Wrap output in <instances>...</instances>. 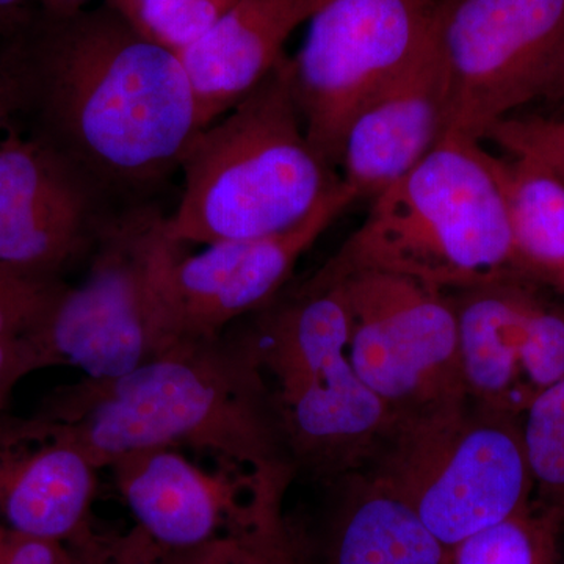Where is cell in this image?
<instances>
[{"mask_svg": "<svg viewBox=\"0 0 564 564\" xmlns=\"http://www.w3.org/2000/svg\"><path fill=\"white\" fill-rule=\"evenodd\" d=\"M31 137L120 209L150 203L180 172L199 129L195 96L173 52L133 31L107 3L69 17L41 11L7 39Z\"/></svg>", "mask_w": 564, "mask_h": 564, "instance_id": "6da1fadb", "label": "cell"}, {"mask_svg": "<svg viewBox=\"0 0 564 564\" xmlns=\"http://www.w3.org/2000/svg\"><path fill=\"white\" fill-rule=\"evenodd\" d=\"M98 469L148 448H195L267 475L295 469L250 345L231 326L120 377L62 386L35 411Z\"/></svg>", "mask_w": 564, "mask_h": 564, "instance_id": "7a4b0ae2", "label": "cell"}, {"mask_svg": "<svg viewBox=\"0 0 564 564\" xmlns=\"http://www.w3.org/2000/svg\"><path fill=\"white\" fill-rule=\"evenodd\" d=\"M172 242L214 245L295 228L343 181L318 154L293 99L288 55L242 101L196 133L182 155Z\"/></svg>", "mask_w": 564, "mask_h": 564, "instance_id": "3957f363", "label": "cell"}, {"mask_svg": "<svg viewBox=\"0 0 564 564\" xmlns=\"http://www.w3.org/2000/svg\"><path fill=\"white\" fill-rule=\"evenodd\" d=\"M402 274L443 292L522 273L502 191L481 143L445 135L372 199L366 220L318 272Z\"/></svg>", "mask_w": 564, "mask_h": 564, "instance_id": "277c9868", "label": "cell"}, {"mask_svg": "<svg viewBox=\"0 0 564 564\" xmlns=\"http://www.w3.org/2000/svg\"><path fill=\"white\" fill-rule=\"evenodd\" d=\"M245 318L293 463L326 474L366 466L393 417L351 364L337 281L317 272Z\"/></svg>", "mask_w": 564, "mask_h": 564, "instance_id": "5b68a950", "label": "cell"}, {"mask_svg": "<svg viewBox=\"0 0 564 564\" xmlns=\"http://www.w3.org/2000/svg\"><path fill=\"white\" fill-rule=\"evenodd\" d=\"M364 467L399 494L451 552L533 500L521 421L470 402L393 422Z\"/></svg>", "mask_w": 564, "mask_h": 564, "instance_id": "8992f818", "label": "cell"}, {"mask_svg": "<svg viewBox=\"0 0 564 564\" xmlns=\"http://www.w3.org/2000/svg\"><path fill=\"white\" fill-rule=\"evenodd\" d=\"M155 203L118 212L93 248L87 276L63 285L31 336L44 369L106 380L159 355L155 273L170 239Z\"/></svg>", "mask_w": 564, "mask_h": 564, "instance_id": "52a82bcc", "label": "cell"}, {"mask_svg": "<svg viewBox=\"0 0 564 564\" xmlns=\"http://www.w3.org/2000/svg\"><path fill=\"white\" fill-rule=\"evenodd\" d=\"M432 41L447 84V133L481 143L549 96L564 69V0H437Z\"/></svg>", "mask_w": 564, "mask_h": 564, "instance_id": "ba28073f", "label": "cell"}, {"mask_svg": "<svg viewBox=\"0 0 564 564\" xmlns=\"http://www.w3.org/2000/svg\"><path fill=\"white\" fill-rule=\"evenodd\" d=\"M437 0H318L288 57L307 139L333 169L352 118L406 73L432 39Z\"/></svg>", "mask_w": 564, "mask_h": 564, "instance_id": "9c48e42d", "label": "cell"}, {"mask_svg": "<svg viewBox=\"0 0 564 564\" xmlns=\"http://www.w3.org/2000/svg\"><path fill=\"white\" fill-rule=\"evenodd\" d=\"M333 281L339 284L347 310L351 364L391 411L393 422L469 402L458 323L447 292L373 270Z\"/></svg>", "mask_w": 564, "mask_h": 564, "instance_id": "30bf717a", "label": "cell"}, {"mask_svg": "<svg viewBox=\"0 0 564 564\" xmlns=\"http://www.w3.org/2000/svg\"><path fill=\"white\" fill-rule=\"evenodd\" d=\"M355 202V193L340 184L288 231L207 245L198 254H184V247L170 242L155 273L159 355L218 339L276 299L304 252Z\"/></svg>", "mask_w": 564, "mask_h": 564, "instance_id": "8fae6325", "label": "cell"}, {"mask_svg": "<svg viewBox=\"0 0 564 564\" xmlns=\"http://www.w3.org/2000/svg\"><path fill=\"white\" fill-rule=\"evenodd\" d=\"M554 285L510 273L447 292L458 323L467 400L521 421L534 400L564 378V303ZM556 289V288H555Z\"/></svg>", "mask_w": 564, "mask_h": 564, "instance_id": "7c38bea8", "label": "cell"}, {"mask_svg": "<svg viewBox=\"0 0 564 564\" xmlns=\"http://www.w3.org/2000/svg\"><path fill=\"white\" fill-rule=\"evenodd\" d=\"M120 207L57 152L9 131L0 143V272L62 280Z\"/></svg>", "mask_w": 564, "mask_h": 564, "instance_id": "4fadbf2b", "label": "cell"}, {"mask_svg": "<svg viewBox=\"0 0 564 564\" xmlns=\"http://www.w3.org/2000/svg\"><path fill=\"white\" fill-rule=\"evenodd\" d=\"M126 507L170 554L193 551L250 522L270 500L285 496L291 470L259 475L234 464L204 470L177 448H148L110 464Z\"/></svg>", "mask_w": 564, "mask_h": 564, "instance_id": "5bb4252c", "label": "cell"}, {"mask_svg": "<svg viewBox=\"0 0 564 564\" xmlns=\"http://www.w3.org/2000/svg\"><path fill=\"white\" fill-rule=\"evenodd\" d=\"M98 467L36 415L0 411V521L66 544L91 522Z\"/></svg>", "mask_w": 564, "mask_h": 564, "instance_id": "9a60e30c", "label": "cell"}, {"mask_svg": "<svg viewBox=\"0 0 564 564\" xmlns=\"http://www.w3.org/2000/svg\"><path fill=\"white\" fill-rule=\"evenodd\" d=\"M448 95L433 41L399 80L350 122L340 151V181L356 202L402 180L447 133Z\"/></svg>", "mask_w": 564, "mask_h": 564, "instance_id": "2e32d148", "label": "cell"}, {"mask_svg": "<svg viewBox=\"0 0 564 564\" xmlns=\"http://www.w3.org/2000/svg\"><path fill=\"white\" fill-rule=\"evenodd\" d=\"M318 0H236L198 43L177 55L191 80L199 129L234 109L284 57V44Z\"/></svg>", "mask_w": 564, "mask_h": 564, "instance_id": "e0dca14e", "label": "cell"}, {"mask_svg": "<svg viewBox=\"0 0 564 564\" xmlns=\"http://www.w3.org/2000/svg\"><path fill=\"white\" fill-rule=\"evenodd\" d=\"M334 524L328 564H451L452 552L375 475H358Z\"/></svg>", "mask_w": 564, "mask_h": 564, "instance_id": "ac0fdd59", "label": "cell"}, {"mask_svg": "<svg viewBox=\"0 0 564 564\" xmlns=\"http://www.w3.org/2000/svg\"><path fill=\"white\" fill-rule=\"evenodd\" d=\"M510 223L516 265L545 284L564 278V181L527 155L510 161L489 154Z\"/></svg>", "mask_w": 564, "mask_h": 564, "instance_id": "d6986e66", "label": "cell"}, {"mask_svg": "<svg viewBox=\"0 0 564 564\" xmlns=\"http://www.w3.org/2000/svg\"><path fill=\"white\" fill-rule=\"evenodd\" d=\"M170 564H314L313 555L284 514V499L267 503L247 524L202 547L170 554Z\"/></svg>", "mask_w": 564, "mask_h": 564, "instance_id": "ffe728a7", "label": "cell"}, {"mask_svg": "<svg viewBox=\"0 0 564 564\" xmlns=\"http://www.w3.org/2000/svg\"><path fill=\"white\" fill-rule=\"evenodd\" d=\"M558 516L530 505L452 549L451 564H558Z\"/></svg>", "mask_w": 564, "mask_h": 564, "instance_id": "44dd1931", "label": "cell"}, {"mask_svg": "<svg viewBox=\"0 0 564 564\" xmlns=\"http://www.w3.org/2000/svg\"><path fill=\"white\" fill-rule=\"evenodd\" d=\"M534 505L564 522V378L541 393L521 419Z\"/></svg>", "mask_w": 564, "mask_h": 564, "instance_id": "7402d4cb", "label": "cell"}, {"mask_svg": "<svg viewBox=\"0 0 564 564\" xmlns=\"http://www.w3.org/2000/svg\"><path fill=\"white\" fill-rule=\"evenodd\" d=\"M144 40L180 55L206 35L236 0H104Z\"/></svg>", "mask_w": 564, "mask_h": 564, "instance_id": "603a6c76", "label": "cell"}, {"mask_svg": "<svg viewBox=\"0 0 564 564\" xmlns=\"http://www.w3.org/2000/svg\"><path fill=\"white\" fill-rule=\"evenodd\" d=\"M63 545L68 564H170L169 552L137 525L128 532H109L90 522Z\"/></svg>", "mask_w": 564, "mask_h": 564, "instance_id": "cb8c5ba5", "label": "cell"}, {"mask_svg": "<svg viewBox=\"0 0 564 564\" xmlns=\"http://www.w3.org/2000/svg\"><path fill=\"white\" fill-rule=\"evenodd\" d=\"M63 285L62 280H29L0 272V339L35 332Z\"/></svg>", "mask_w": 564, "mask_h": 564, "instance_id": "d4e9b609", "label": "cell"}, {"mask_svg": "<svg viewBox=\"0 0 564 564\" xmlns=\"http://www.w3.org/2000/svg\"><path fill=\"white\" fill-rule=\"evenodd\" d=\"M511 155H527L547 165L564 181V120L508 117L486 133Z\"/></svg>", "mask_w": 564, "mask_h": 564, "instance_id": "484cf974", "label": "cell"}, {"mask_svg": "<svg viewBox=\"0 0 564 564\" xmlns=\"http://www.w3.org/2000/svg\"><path fill=\"white\" fill-rule=\"evenodd\" d=\"M0 564H68L65 545L40 540L0 521Z\"/></svg>", "mask_w": 564, "mask_h": 564, "instance_id": "4316f807", "label": "cell"}, {"mask_svg": "<svg viewBox=\"0 0 564 564\" xmlns=\"http://www.w3.org/2000/svg\"><path fill=\"white\" fill-rule=\"evenodd\" d=\"M41 369L43 358L31 336L0 339V399H9L22 378Z\"/></svg>", "mask_w": 564, "mask_h": 564, "instance_id": "83f0119b", "label": "cell"}, {"mask_svg": "<svg viewBox=\"0 0 564 564\" xmlns=\"http://www.w3.org/2000/svg\"><path fill=\"white\" fill-rule=\"evenodd\" d=\"M21 98L17 70L11 62L9 50H0V143L9 132V122L13 115L20 113Z\"/></svg>", "mask_w": 564, "mask_h": 564, "instance_id": "f1b7e54d", "label": "cell"}, {"mask_svg": "<svg viewBox=\"0 0 564 564\" xmlns=\"http://www.w3.org/2000/svg\"><path fill=\"white\" fill-rule=\"evenodd\" d=\"M28 0H0V35L9 39L24 28L33 14L25 11Z\"/></svg>", "mask_w": 564, "mask_h": 564, "instance_id": "f546056e", "label": "cell"}, {"mask_svg": "<svg viewBox=\"0 0 564 564\" xmlns=\"http://www.w3.org/2000/svg\"><path fill=\"white\" fill-rule=\"evenodd\" d=\"M44 13L52 17H69L84 10L90 0H40Z\"/></svg>", "mask_w": 564, "mask_h": 564, "instance_id": "4dcf8cb0", "label": "cell"}, {"mask_svg": "<svg viewBox=\"0 0 564 564\" xmlns=\"http://www.w3.org/2000/svg\"><path fill=\"white\" fill-rule=\"evenodd\" d=\"M555 96V98L562 99L564 104V69L562 76H560L558 82H556L554 90H552L551 95Z\"/></svg>", "mask_w": 564, "mask_h": 564, "instance_id": "1f68e13d", "label": "cell"}, {"mask_svg": "<svg viewBox=\"0 0 564 564\" xmlns=\"http://www.w3.org/2000/svg\"><path fill=\"white\" fill-rule=\"evenodd\" d=\"M6 403H7L6 399H0V411H2L3 408H6Z\"/></svg>", "mask_w": 564, "mask_h": 564, "instance_id": "d6a6232c", "label": "cell"}, {"mask_svg": "<svg viewBox=\"0 0 564 564\" xmlns=\"http://www.w3.org/2000/svg\"><path fill=\"white\" fill-rule=\"evenodd\" d=\"M560 291H562L564 293V278H563L562 288H560Z\"/></svg>", "mask_w": 564, "mask_h": 564, "instance_id": "836d02e7", "label": "cell"}]
</instances>
